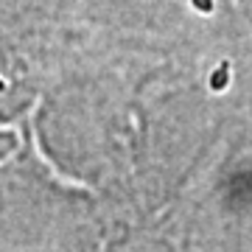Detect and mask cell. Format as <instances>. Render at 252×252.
<instances>
[{
	"label": "cell",
	"instance_id": "6da1fadb",
	"mask_svg": "<svg viewBox=\"0 0 252 252\" xmlns=\"http://www.w3.org/2000/svg\"><path fill=\"white\" fill-rule=\"evenodd\" d=\"M227 84H230V62H221L216 70H213V76H210V90L224 93Z\"/></svg>",
	"mask_w": 252,
	"mask_h": 252
},
{
	"label": "cell",
	"instance_id": "7a4b0ae2",
	"mask_svg": "<svg viewBox=\"0 0 252 252\" xmlns=\"http://www.w3.org/2000/svg\"><path fill=\"white\" fill-rule=\"evenodd\" d=\"M193 9L202 11V14H210L213 11V0H193Z\"/></svg>",
	"mask_w": 252,
	"mask_h": 252
}]
</instances>
